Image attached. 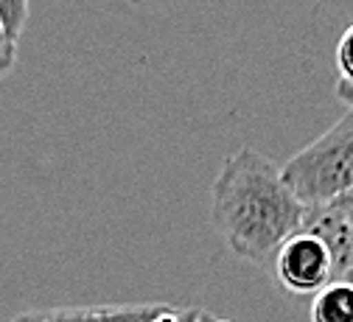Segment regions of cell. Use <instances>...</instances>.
<instances>
[{"label":"cell","instance_id":"cell-1","mask_svg":"<svg viewBox=\"0 0 353 322\" xmlns=\"http://www.w3.org/2000/svg\"><path fill=\"white\" fill-rule=\"evenodd\" d=\"M303 219L305 205L270 157L244 146L225 160L213 182V224L239 258L267 266Z\"/></svg>","mask_w":353,"mask_h":322},{"label":"cell","instance_id":"cell-2","mask_svg":"<svg viewBox=\"0 0 353 322\" xmlns=\"http://www.w3.org/2000/svg\"><path fill=\"white\" fill-rule=\"evenodd\" d=\"M283 182L305 205H323L353 191V107L283 168Z\"/></svg>","mask_w":353,"mask_h":322},{"label":"cell","instance_id":"cell-3","mask_svg":"<svg viewBox=\"0 0 353 322\" xmlns=\"http://www.w3.org/2000/svg\"><path fill=\"white\" fill-rule=\"evenodd\" d=\"M275 274L292 294H317L334 281V261L320 239L300 230L278 250Z\"/></svg>","mask_w":353,"mask_h":322},{"label":"cell","instance_id":"cell-4","mask_svg":"<svg viewBox=\"0 0 353 322\" xmlns=\"http://www.w3.org/2000/svg\"><path fill=\"white\" fill-rule=\"evenodd\" d=\"M300 230L320 239L331 252L334 281L353 283V191L331 202L305 208V219Z\"/></svg>","mask_w":353,"mask_h":322},{"label":"cell","instance_id":"cell-5","mask_svg":"<svg viewBox=\"0 0 353 322\" xmlns=\"http://www.w3.org/2000/svg\"><path fill=\"white\" fill-rule=\"evenodd\" d=\"M168 305H99V308H54L28 311L34 322H154Z\"/></svg>","mask_w":353,"mask_h":322},{"label":"cell","instance_id":"cell-6","mask_svg":"<svg viewBox=\"0 0 353 322\" xmlns=\"http://www.w3.org/2000/svg\"><path fill=\"white\" fill-rule=\"evenodd\" d=\"M312 322H353V283H328L312 303Z\"/></svg>","mask_w":353,"mask_h":322},{"label":"cell","instance_id":"cell-7","mask_svg":"<svg viewBox=\"0 0 353 322\" xmlns=\"http://www.w3.org/2000/svg\"><path fill=\"white\" fill-rule=\"evenodd\" d=\"M336 96L347 104L353 99V26H347L336 42Z\"/></svg>","mask_w":353,"mask_h":322},{"label":"cell","instance_id":"cell-8","mask_svg":"<svg viewBox=\"0 0 353 322\" xmlns=\"http://www.w3.org/2000/svg\"><path fill=\"white\" fill-rule=\"evenodd\" d=\"M28 17V0H0V26L17 42Z\"/></svg>","mask_w":353,"mask_h":322},{"label":"cell","instance_id":"cell-9","mask_svg":"<svg viewBox=\"0 0 353 322\" xmlns=\"http://www.w3.org/2000/svg\"><path fill=\"white\" fill-rule=\"evenodd\" d=\"M14 57H17V42L3 31V26H0V76L14 65Z\"/></svg>","mask_w":353,"mask_h":322},{"label":"cell","instance_id":"cell-10","mask_svg":"<svg viewBox=\"0 0 353 322\" xmlns=\"http://www.w3.org/2000/svg\"><path fill=\"white\" fill-rule=\"evenodd\" d=\"M202 322H230V319H213V316H208V314H205V316H202Z\"/></svg>","mask_w":353,"mask_h":322},{"label":"cell","instance_id":"cell-11","mask_svg":"<svg viewBox=\"0 0 353 322\" xmlns=\"http://www.w3.org/2000/svg\"><path fill=\"white\" fill-rule=\"evenodd\" d=\"M347 104H350V107H353V99H350V101H347Z\"/></svg>","mask_w":353,"mask_h":322}]
</instances>
